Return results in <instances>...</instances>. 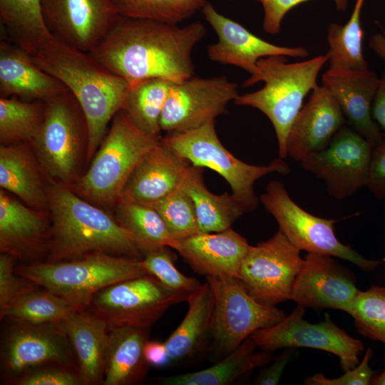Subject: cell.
Listing matches in <instances>:
<instances>
[{
	"instance_id": "cell-1",
	"label": "cell",
	"mask_w": 385,
	"mask_h": 385,
	"mask_svg": "<svg viewBox=\"0 0 385 385\" xmlns=\"http://www.w3.org/2000/svg\"><path fill=\"white\" fill-rule=\"evenodd\" d=\"M205 34L199 21L180 27L119 16L89 53L130 85L153 78L177 83L194 75L192 52Z\"/></svg>"
},
{
	"instance_id": "cell-2",
	"label": "cell",
	"mask_w": 385,
	"mask_h": 385,
	"mask_svg": "<svg viewBox=\"0 0 385 385\" xmlns=\"http://www.w3.org/2000/svg\"><path fill=\"white\" fill-rule=\"evenodd\" d=\"M31 57L40 68L61 81L78 102L88 125L86 158H92L109 123L123 110L130 84L89 53L70 46L53 36Z\"/></svg>"
},
{
	"instance_id": "cell-3",
	"label": "cell",
	"mask_w": 385,
	"mask_h": 385,
	"mask_svg": "<svg viewBox=\"0 0 385 385\" xmlns=\"http://www.w3.org/2000/svg\"><path fill=\"white\" fill-rule=\"evenodd\" d=\"M51 237L48 262L105 252L141 260L143 255L130 235L100 207L64 184L46 185Z\"/></svg>"
},
{
	"instance_id": "cell-4",
	"label": "cell",
	"mask_w": 385,
	"mask_h": 385,
	"mask_svg": "<svg viewBox=\"0 0 385 385\" xmlns=\"http://www.w3.org/2000/svg\"><path fill=\"white\" fill-rule=\"evenodd\" d=\"M16 272L63 299L76 309L88 308L101 289L149 274L141 260L105 252L15 267Z\"/></svg>"
},
{
	"instance_id": "cell-5",
	"label": "cell",
	"mask_w": 385,
	"mask_h": 385,
	"mask_svg": "<svg viewBox=\"0 0 385 385\" xmlns=\"http://www.w3.org/2000/svg\"><path fill=\"white\" fill-rule=\"evenodd\" d=\"M328 61L327 55L287 63L284 56H271L257 62L259 76L255 83L265 86L254 92L239 95L237 106H250L263 113L272 124L280 158L287 157V138L289 129L302 108L304 98L317 86L319 72Z\"/></svg>"
},
{
	"instance_id": "cell-6",
	"label": "cell",
	"mask_w": 385,
	"mask_h": 385,
	"mask_svg": "<svg viewBox=\"0 0 385 385\" xmlns=\"http://www.w3.org/2000/svg\"><path fill=\"white\" fill-rule=\"evenodd\" d=\"M160 140L143 133L119 111L90 167L69 187L98 207L116 205L133 171Z\"/></svg>"
},
{
	"instance_id": "cell-7",
	"label": "cell",
	"mask_w": 385,
	"mask_h": 385,
	"mask_svg": "<svg viewBox=\"0 0 385 385\" xmlns=\"http://www.w3.org/2000/svg\"><path fill=\"white\" fill-rule=\"evenodd\" d=\"M88 140L86 117L68 90L45 101L42 125L30 144L48 180L71 186L79 178Z\"/></svg>"
},
{
	"instance_id": "cell-8",
	"label": "cell",
	"mask_w": 385,
	"mask_h": 385,
	"mask_svg": "<svg viewBox=\"0 0 385 385\" xmlns=\"http://www.w3.org/2000/svg\"><path fill=\"white\" fill-rule=\"evenodd\" d=\"M162 140L192 165L208 168L221 175L245 212L255 210L257 206L254 185L258 179L272 173L287 175L290 172L280 158L267 165H254L235 157L219 140L215 120L194 129L168 133Z\"/></svg>"
},
{
	"instance_id": "cell-9",
	"label": "cell",
	"mask_w": 385,
	"mask_h": 385,
	"mask_svg": "<svg viewBox=\"0 0 385 385\" xmlns=\"http://www.w3.org/2000/svg\"><path fill=\"white\" fill-rule=\"evenodd\" d=\"M213 294L210 334L217 356L224 357L255 331L270 327L285 313L252 297L240 278L207 276Z\"/></svg>"
},
{
	"instance_id": "cell-10",
	"label": "cell",
	"mask_w": 385,
	"mask_h": 385,
	"mask_svg": "<svg viewBox=\"0 0 385 385\" xmlns=\"http://www.w3.org/2000/svg\"><path fill=\"white\" fill-rule=\"evenodd\" d=\"M190 293L169 288L146 274L101 289L88 307L109 330L124 327L149 329L170 307L187 301Z\"/></svg>"
},
{
	"instance_id": "cell-11",
	"label": "cell",
	"mask_w": 385,
	"mask_h": 385,
	"mask_svg": "<svg viewBox=\"0 0 385 385\" xmlns=\"http://www.w3.org/2000/svg\"><path fill=\"white\" fill-rule=\"evenodd\" d=\"M260 200L279 229L299 250L347 260L364 271H372L382 262L366 259L339 242L334 229L338 220L322 218L305 211L292 200L280 181L271 180Z\"/></svg>"
},
{
	"instance_id": "cell-12",
	"label": "cell",
	"mask_w": 385,
	"mask_h": 385,
	"mask_svg": "<svg viewBox=\"0 0 385 385\" xmlns=\"http://www.w3.org/2000/svg\"><path fill=\"white\" fill-rule=\"evenodd\" d=\"M300 251L279 229L267 240L250 246L239 272L250 295L268 306L290 299L304 261Z\"/></svg>"
},
{
	"instance_id": "cell-13",
	"label": "cell",
	"mask_w": 385,
	"mask_h": 385,
	"mask_svg": "<svg viewBox=\"0 0 385 385\" xmlns=\"http://www.w3.org/2000/svg\"><path fill=\"white\" fill-rule=\"evenodd\" d=\"M51 364L78 369L61 323H12L6 329L1 346V373L4 382L11 384L25 373Z\"/></svg>"
},
{
	"instance_id": "cell-14",
	"label": "cell",
	"mask_w": 385,
	"mask_h": 385,
	"mask_svg": "<svg viewBox=\"0 0 385 385\" xmlns=\"http://www.w3.org/2000/svg\"><path fill=\"white\" fill-rule=\"evenodd\" d=\"M304 307L297 305L293 312L270 327L253 332L250 337L262 351L272 352L284 348H312L337 356L341 368L346 371L359 364L364 351L361 340L349 336L337 326L326 313L324 320L312 324L304 319Z\"/></svg>"
},
{
	"instance_id": "cell-15",
	"label": "cell",
	"mask_w": 385,
	"mask_h": 385,
	"mask_svg": "<svg viewBox=\"0 0 385 385\" xmlns=\"http://www.w3.org/2000/svg\"><path fill=\"white\" fill-rule=\"evenodd\" d=\"M239 95L237 84L226 76H192L173 83L161 113V130L170 133L200 127L226 113L227 104Z\"/></svg>"
},
{
	"instance_id": "cell-16",
	"label": "cell",
	"mask_w": 385,
	"mask_h": 385,
	"mask_svg": "<svg viewBox=\"0 0 385 385\" xmlns=\"http://www.w3.org/2000/svg\"><path fill=\"white\" fill-rule=\"evenodd\" d=\"M371 150L364 137L343 125L325 148L300 163L304 170L324 181L331 196L341 200L364 186Z\"/></svg>"
},
{
	"instance_id": "cell-17",
	"label": "cell",
	"mask_w": 385,
	"mask_h": 385,
	"mask_svg": "<svg viewBox=\"0 0 385 385\" xmlns=\"http://www.w3.org/2000/svg\"><path fill=\"white\" fill-rule=\"evenodd\" d=\"M40 4L51 35L87 53L106 37L119 17L111 0H40Z\"/></svg>"
},
{
	"instance_id": "cell-18",
	"label": "cell",
	"mask_w": 385,
	"mask_h": 385,
	"mask_svg": "<svg viewBox=\"0 0 385 385\" xmlns=\"http://www.w3.org/2000/svg\"><path fill=\"white\" fill-rule=\"evenodd\" d=\"M206 21L217 35L218 41L207 47L209 58L223 64L240 67L250 73L243 86L255 84L259 76L258 61L271 56L305 58L309 51L304 47L280 46L254 35L245 27L219 13L207 2L201 10Z\"/></svg>"
},
{
	"instance_id": "cell-19",
	"label": "cell",
	"mask_w": 385,
	"mask_h": 385,
	"mask_svg": "<svg viewBox=\"0 0 385 385\" xmlns=\"http://www.w3.org/2000/svg\"><path fill=\"white\" fill-rule=\"evenodd\" d=\"M352 272L332 256L307 252L290 299L314 309H334L349 314L359 289Z\"/></svg>"
},
{
	"instance_id": "cell-20",
	"label": "cell",
	"mask_w": 385,
	"mask_h": 385,
	"mask_svg": "<svg viewBox=\"0 0 385 385\" xmlns=\"http://www.w3.org/2000/svg\"><path fill=\"white\" fill-rule=\"evenodd\" d=\"M345 117L335 98L322 86L312 90L295 118L287 138V153L302 161L325 148L344 125Z\"/></svg>"
},
{
	"instance_id": "cell-21",
	"label": "cell",
	"mask_w": 385,
	"mask_h": 385,
	"mask_svg": "<svg viewBox=\"0 0 385 385\" xmlns=\"http://www.w3.org/2000/svg\"><path fill=\"white\" fill-rule=\"evenodd\" d=\"M51 222L44 211L0 190V250L15 259L34 260L48 252Z\"/></svg>"
},
{
	"instance_id": "cell-22",
	"label": "cell",
	"mask_w": 385,
	"mask_h": 385,
	"mask_svg": "<svg viewBox=\"0 0 385 385\" xmlns=\"http://www.w3.org/2000/svg\"><path fill=\"white\" fill-rule=\"evenodd\" d=\"M379 81L376 73L369 69L337 72L327 70L322 77V86L338 102L351 128L372 148L384 134L371 115Z\"/></svg>"
},
{
	"instance_id": "cell-23",
	"label": "cell",
	"mask_w": 385,
	"mask_h": 385,
	"mask_svg": "<svg viewBox=\"0 0 385 385\" xmlns=\"http://www.w3.org/2000/svg\"><path fill=\"white\" fill-rule=\"evenodd\" d=\"M250 246L230 227L175 240L171 248L200 274L239 278L240 266Z\"/></svg>"
},
{
	"instance_id": "cell-24",
	"label": "cell",
	"mask_w": 385,
	"mask_h": 385,
	"mask_svg": "<svg viewBox=\"0 0 385 385\" xmlns=\"http://www.w3.org/2000/svg\"><path fill=\"white\" fill-rule=\"evenodd\" d=\"M190 165L161 138L133 171L118 202L153 205L179 186Z\"/></svg>"
},
{
	"instance_id": "cell-25",
	"label": "cell",
	"mask_w": 385,
	"mask_h": 385,
	"mask_svg": "<svg viewBox=\"0 0 385 385\" xmlns=\"http://www.w3.org/2000/svg\"><path fill=\"white\" fill-rule=\"evenodd\" d=\"M58 78L40 68L31 55L8 38L0 41V96L46 101L68 91Z\"/></svg>"
},
{
	"instance_id": "cell-26",
	"label": "cell",
	"mask_w": 385,
	"mask_h": 385,
	"mask_svg": "<svg viewBox=\"0 0 385 385\" xmlns=\"http://www.w3.org/2000/svg\"><path fill=\"white\" fill-rule=\"evenodd\" d=\"M84 385L103 384L109 337L107 323L93 312L76 310L61 322Z\"/></svg>"
},
{
	"instance_id": "cell-27",
	"label": "cell",
	"mask_w": 385,
	"mask_h": 385,
	"mask_svg": "<svg viewBox=\"0 0 385 385\" xmlns=\"http://www.w3.org/2000/svg\"><path fill=\"white\" fill-rule=\"evenodd\" d=\"M41 171L29 143L1 145V188L16 195L30 207L46 212L48 201Z\"/></svg>"
},
{
	"instance_id": "cell-28",
	"label": "cell",
	"mask_w": 385,
	"mask_h": 385,
	"mask_svg": "<svg viewBox=\"0 0 385 385\" xmlns=\"http://www.w3.org/2000/svg\"><path fill=\"white\" fill-rule=\"evenodd\" d=\"M148 331L129 327L109 331L103 385H133L144 379L149 367L144 356Z\"/></svg>"
},
{
	"instance_id": "cell-29",
	"label": "cell",
	"mask_w": 385,
	"mask_h": 385,
	"mask_svg": "<svg viewBox=\"0 0 385 385\" xmlns=\"http://www.w3.org/2000/svg\"><path fill=\"white\" fill-rule=\"evenodd\" d=\"M257 347L247 337L232 352L214 365L194 372L168 376L158 379L163 385H227L273 359L272 352H255Z\"/></svg>"
},
{
	"instance_id": "cell-30",
	"label": "cell",
	"mask_w": 385,
	"mask_h": 385,
	"mask_svg": "<svg viewBox=\"0 0 385 385\" xmlns=\"http://www.w3.org/2000/svg\"><path fill=\"white\" fill-rule=\"evenodd\" d=\"M188 309L179 326L165 342L171 361L189 358L195 354L210 333L213 294L206 282L190 293Z\"/></svg>"
},
{
	"instance_id": "cell-31",
	"label": "cell",
	"mask_w": 385,
	"mask_h": 385,
	"mask_svg": "<svg viewBox=\"0 0 385 385\" xmlns=\"http://www.w3.org/2000/svg\"><path fill=\"white\" fill-rule=\"evenodd\" d=\"M182 183L194 202L201 232H217L227 230L245 212L232 194L215 195L211 192L205 185L200 167L190 165Z\"/></svg>"
},
{
	"instance_id": "cell-32",
	"label": "cell",
	"mask_w": 385,
	"mask_h": 385,
	"mask_svg": "<svg viewBox=\"0 0 385 385\" xmlns=\"http://www.w3.org/2000/svg\"><path fill=\"white\" fill-rule=\"evenodd\" d=\"M0 16L7 38L31 56L53 36L43 21L40 0H0Z\"/></svg>"
},
{
	"instance_id": "cell-33",
	"label": "cell",
	"mask_w": 385,
	"mask_h": 385,
	"mask_svg": "<svg viewBox=\"0 0 385 385\" xmlns=\"http://www.w3.org/2000/svg\"><path fill=\"white\" fill-rule=\"evenodd\" d=\"M173 83L153 78L130 85L123 110L140 130L150 137L163 138L160 118Z\"/></svg>"
},
{
	"instance_id": "cell-34",
	"label": "cell",
	"mask_w": 385,
	"mask_h": 385,
	"mask_svg": "<svg viewBox=\"0 0 385 385\" xmlns=\"http://www.w3.org/2000/svg\"><path fill=\"white\" fill-rule=\"evenodd\" d=\"M115 219L130 235L143 255L161 247H172V237L160 214L151 206L119 202Z\"/></svg>"
},
{
	"instance_id": "cell-35",
	"label": "cell",
	"mask_w": 385,
	"mask_h": 385,
	"mask_svg": "<svg viewBox=\"0 0 385 385\" xmlns=\"http://www.w3.org/2000/svg\"><path fill=\"white\" fill-rule=\"evenodd\" d=\"M361 5L355 4L349 21L344 25L332 23L328 27L327 53L330 71H356L369 69L363 56L364 31L361 26Z\"/></svg>"
},
{
	"instance_id": "cell-36",
	"label": "cell",
	"mask_w": 385,
	"mask_h": 385,
	"mask_svg": "<svg viewBox=\"0 0 385 385\" xmlns=\"http://www.w3.org/2000/svg\"><path fill=\"white\" fill-rule=\"evenodd\" d=\"M45 102L16 96L0 98V142L2 145L31 143L39 132Z\"/></svg>"
},
{
	"instance_id": "cell-37",
	"label": "cell",
	"mask_w": 385,
	"mask_h": 385,
	"mask_svg": "<svg viewBox=\"0 0 385 385\" xmlns=\"http://www.w3.org/2000/svg\"><path fill=\"white\" fill-rule=\"evenodd\" d=\"M76 310L78 309L51 292L35 289L16 299L0 317L16 324L61 323Z\"/></svg>"
},
{
	"instance_id": "cell-38",
	"label": "cell",
	"mask_w": 385,
	"mask_h": 385,
	"mask_svg": "<svg viewBox=\"0 0 385 385\" xmlns=\"http://www.w3.org/2000/svg\"><path fill=\"white\" fill-rule=\"evenodd\" d=\"M122 17L178 24L201 11L207 0H111Z\"/></svg>"
},
{
	"instance_id": "cell-39",
	"label": "cell",
	"mask_w": 385,
	"mask_h": 385,
	"mask_svg": "<svg viewBox=\"0 0 385 385\" xmlns=\"http://www.w3.org/2000/svg\"><path fill=\"white\" fill-rule=\"evenodd\" d=\"M151 207L160 214L175 240L201 232L194 202L182 180L176 189Z\"/></svg>"
},
{
	"instance_id": "cell-40",
	"label": "cell",
	"mask_w": 385,
	"mask_h": 385,
	"mask_svg": "<svg viewBox=\"0 0 385 385\" xmlns=\"http://www.w3.org/2000/svg\"><path fill=\"white\" fill-rule=\"evenodd\" d=\"M349 314L359 334L385 346V287L359 290Z\"/></svg>"
},
{
	"instance_id": "cell-41",
	"label": "cell",
	"mask_w": 385,
	"mask_h": 385,
	"mask_svg": "<svg viewBox=\"0 0 385 385\" xmlns=\"http://www.w3.org/2000/svg\"><path fill=\"white\" fill-rule=\"evenodd\" d=\"M169 247H161L143 255L141 263L147 272L166 287L192 292L202 284L195 278L180 272L174 264V257Z\"/></svg>"
},
{
	"instance_id": "cell-42",
	"label": "cell",
	"mask_w": 385,
	"mask_h": 385,
	"mask_svg": "<svg viewBox=\"0 0 385 385\" xmlns=\"http://www.w3.org/2000/svg\"><path fill=\"white\" fill-rule=\"evenodd\" d=\"M14 262V257L1 252L0 314L19 297L36 289V284L16 272Z\"/></svg>"
},
{
	"instance_id": "cell-43",
	"label": "cell",
	"mask_w": 385,
	"mask_h": 385,
	"mask_svg": "<svg viewBox=\"0 0 385 385\" xmlns=\"http://www.w3.org/2000/svg\"><path fill=\"white\" fill-rule=\"evenodd\" d=\"M14 385H84L76 367L51 364L32 369L16 379Z\"/></svg>"
},
{
	"instance_id": "cell-44",
	"label": "cell",
	"mask_w": 385,
	"mask_h": 385,
	"mask_svg": "<svg viewBox=\"0 0 385 385\" xmlns=\"http://www.w3.org/2000/svg\"><path fill=\"white\" fill-rule=\"evenodd\" d=\"M373 355L371 348L366 349L362 361L354 368L344 371V374L336 379H328L322 374L308 376L304 381L307 385H369L371 384L375 371L369 366V361Z\"/></svg>"
},
{
	"instance_id": "cell-45",
	"label": "cell",
	"mask_w": 385,
	"mask_h": 385,
	"mask_svg": "<svg viewBox=\"0 0 385 385\" xmlns=\"http://www.w3.org/2000/svg\"><path fill=\"white\" fill-rule=\"evenodd\" d=\"M263 8L264 18L262 27L264 31L270 34H277L280 31L282 21L289 11L294 6L308 0H255ZM339 11H345L349 0H333Z\"/></svg>"
},
{
	"instance_id": "cell-46",
	"label": "cell",
	"mask_w": 385,
	"mask_h": 385,
	"mask_svg": "<svg viewBox=\"0 0 385 385\" xmlns=\"http://www.w3.org/2000/svg\"><path fill=\"white\" fill-rule=\"evenodd\" d=\"M364 186L377 199L385 200V133L372 148Z\"/></svg>"
},
{
	"instance_id": "cell-47",
	"label": "cell",
	"mask_w": 385,
	"mask_h": 385,
	"mask_svg": "<svg viewBox=\"0 0 385 385\" xmlns=\"http://www.w3.org/2000/svg\"><path fill=\"white\" fill-rule=\"evenodd\" d=\"M294 349L282 351L269 366H266L259 374L254 384L259 385H276L279 383L282 375L292 359Z\"/></svg>"
},
{
	"instance_id": "cell-48",
	"label": "cell",
	"mask_w": 385,
	"mask_h": 385,
	"mask_svg": "<svg viewBox=\"0 0 385 385\" xmlns=\"http://www.w3.org/2000/svg\"><path fill=\"white\" fill-rule=\"evenodd\" d=\"M144 356L149 365L160 367L168 364L171 360L165 342L148 340L144 346Z\"/></svg>"
},
{
	"instance_id": "cell-49",
	"label": "cell",
	"mask_w": 385,
	"mask_h": 385,
	"mask_svg": "<svg viewBox=\"0 0 385 385\" xmlns=\"http://www.w3.org/2000/svg\"><path fill=\"white\" fill-rule=\"evenodd\" d=\"M371 115L380 129L385 133V68L379 78L372 103Z\"/></svg>"
},
{
	"instance_id": "cell-50",
	"label": "cell",
	"mask_w": 385,
	"mask_h": 385,
	"mask_svg": "<svg viewBox=\"0 0 385 385\" xmlns=\"http://www.w3.org/2000/svg\"><path fill=\"white\" fill-rule=\"evenodd\" d=\"M369 46L374 53L385 62V31L373 35L369 38Z\"/></svg>"
},
{
	"instance_id": "cell-51",
	"label": "cell",
	"mask_w": 385,
	"mask_h": 385,
	"mask_svg": "<svg viewBox=\"0 0 385 385\" xmlns=\"http://www.w3.org/2000/svg\"><path fill=\"white\" fill-rule=\"evenodd\" d=\"M371 384L385 385V370L381 374L374 376Z\"/></svg>"
},
{
	"instance_id": "cell-52",
	"label": "cell",
	"mask_w": 385,
	"mask_h": 385,
	"mask_svg": "<svg viewBox=\"0 0 385 385\" xmlns=\"http://www.w3.org/2000/svg\"><path fill=\"white\" fill-rule=\"evenodd\" d=\"M364 0H356V3L359 5H363Z\"/></svg>"
}]
</instances>
